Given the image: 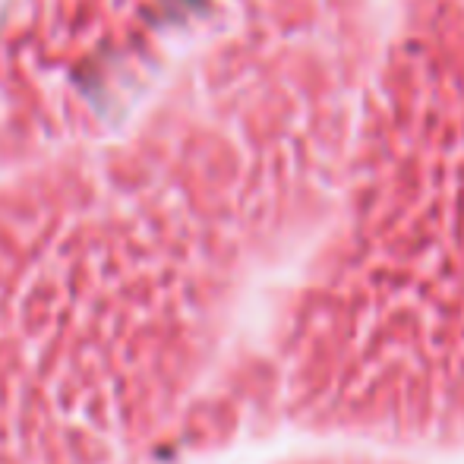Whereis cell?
Wrapping results in <instances>:
<instances>
[{"instance_id": "6da1fadb", "label": "cell", "mask_w": 464, "mask_h": 464, "mask_svg": "<svg viewBox=\"0 0 464 464\" xmlns=\"http://www.w3.org/2000/svg\"><path fill=\"white\" fill-rule=\"evenodd\" d=\"M225 287L133 237L0 256V464H146L180 440Z\"/></svg>"}]
</instances>
